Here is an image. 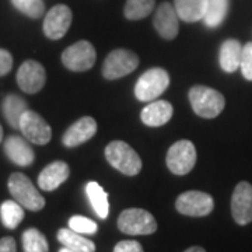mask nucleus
I'll return each mask as SVG.
<instances>
[{
	"instance_id": "obj_3",
	"label": "nucleus",
	"mask_w": 252,
	"mask_h": 252,
	"mask_svg": "<svg viewBox=\"0 0 252 252\" xmlns=\"http://www.w3.org/2000/svg\"><path fill=\"white\" fill-rule=\"evenodd\" d=\"M9 190L14 200L23 207H26L31 212H38L45 206V199L38 192L34 184L27 175L21 172H14L9 178Z\"/></svg>"
},
{
	"instance_id": "obj_22",
	"label": "nucleus",
	"mask_w": 252,
	"mask_h": 252,
	"mask_svg": "<svg viewBox=\"0 0 252 252\" xmlns=\"http://www.w3.org/2000/svg\"><path fill=\"white\" fill-rule=\"evenodd\" d=\"M58 241L74 252H95V244L89 238H84L80 233H76L70 227L58 231Z\"/></svg>"
},
{
	"instance_id": "obj_13",
	"label": "nucleus",
	"mask_w": 252,
	"mask_h": 252,
	"mask_svg": "<svg viewBox=\"0 0 252 252\" xmlns=\"http://www.w3.org/2000/svg\"><path fill=\"white\" fill-rule=\"evenodd\" d=\"M46 73L44 66L35 61H26L17 72L18 87L24 93L35 94L45 86Z\"/></svg>"
},
{
	"instance_id": "obj_36",
	"label": "nucleus",
	"mask_w": 252,
	"mask_h": 252,
	"mask_svg": "<svg viewBox=\"0 0 252 252\" xmlns=\"http://www.w3.org/2000/svg\"><path fill=\"white\" fill-rule=\"evenodd\" d=\"M1 139H3V127L0 125V143H1Z\"/></svg>"
},
{
	"instance_id": "obj_17",
	"label": "nucleus",
	"mask_w": 252,
	"mask_h": 252,
	"mask_svg": "<svg viewBox=\"0 0 252 252\" xmlns=\"http://www.w3.org/2000/svg\"><path fill=\"white\" fill-rule=\"evenodd\" d=\"M70 175V168L64 161H54L49 165H46L45 168L41 171L39 177H38V187L51 192L59 188L64 181L69 178Z\"/></svg>"
},
{
	"instance_id": "obj_2",
	"label": "nucleus",
	"mask_w": 252,
	"mask_h": 252,
	"mask_svg": "<svg viewBox=\"0 0 252 252\" xmlns=\"http://www.w3.org/2000/svg\"><path fill=\"white\" fill-rule=\"evenodd\" d=\"M105 158L114 168L129 177L137 175L142 170V160L139 154L122 140L111 142L105 147Z\"/></svg>"
},
{
	"instance_id": "obj_30",
	"label": "nucleus",
	"mask_w": 252,
	"mask_h": 252,
	"mask_svg": "<svg viewBox=\"0 0 252 252\" xmlns=\"http://www.w3.org/2000/svg\"><path fill=\"white\" fill-rule=\"evenodd\" d=\"M240 69L247 80L252 81V42H248L243 46V56Z\"/></svg>"
},
{
	"instance_id": "obj_11",
	"label": "nucleus",
	"mask_w": 252,
	"mask_h": 252,
	"mask_svg": "<svg viewBox=\"0 0 252 252\" xmlns=\"http://www.w3.org/2000/svg\"><path fill=\"white\" fill-rule=\"evenodd\" d=\"M231 215L237 224L252 223V185L247 181L235 187L231 196Z\"/></svg>"
},
{
	"instance_id": "obj_16",
	"label": "nucleus",
	"mask_w": 252,
	"mask_h": 252,
	"mask_svg": "<svg viewBox=\"0 0 252 252\" xmlns=\"http://www.w3.org/2000/svg\"><path fill=\"white\" fill-rule=\"evenodd\" d=\"M97 133V122L91 117H84L76 121L64 133L62 142L66 147H76L89 142Z\"/></svg>"
},
{
	"instance_id": "obj_8",
	"label": "nucleus",
	"mask_w": 252,
	"mask_h": 252,
	"mask_svg": "<svg viewBox=\"0 0 252 252\" xmlns=\"http://www.w3.org/2000/svg\"><path fill=\"white\" fill-rule=\"evenodd\" d=\"M95 59H97V52L89 41H79L66 48L62 54V62L64 67H67L72 72L90 70L95 63Z\"/></svg>"
},
{
	"instance_id": "obj_32",
	"label": "nucleus",
	"mask_w": 252,
	"mask_h": 252,
	"mask_svg": "<svg viewBox=\"0 0 252 252\" xmlns=\"http://www.w3.org/2000/svg\"><path fill=\"white\" fill-rule=\"evenodd\" d=\"M13 67V56L9 51L0 48V77L6 76Z\"/></svg>"
},
{
	"instance_id": "obj_33",
	"label": "nucleus",
	"mask_w": 252,
	"mask_h": 252,
	"mask_svg": "<svg viewBox=\"0 0 252 252\" xmlns=\"http://www.w3.org/2000/svg\"><path fill=\"white\" fill-rule=\"evenodd\" d=\"M0 252H17V245L13 237H3L0 240Z\"/></svg>"
},
{
	"instance_id": "obj_9",
	"label": "nucleus",
	"mask_w": 252,
	"mask_h": 252,
	"mask_svg": "<svg viewBox=\"0 0 252 252\" xmlns=\"http://www.w3.org/2000/svg\"><path fill=\"white\" fill-rule=\"evenodd\" d=\"M175 207L184 216L203 217L213 212L215 200L206 192L188 190L178 196L175 202Z\"/></svg>"
},
{
	"instance_id": "obj_31",
	"label": "nucleus",
	"mask_w": 252,
	"mask_h": 252,
	"mask_svg": "<svg viewBox=\"0 0 252 252\" xmlns=\"http://www.w3.org/2000/svg\"><path fill=\"white\" fill-rule=\"evenodd\" d=\"M114 252H144L143 247L140 243H137L135 240H125V241H119L114 248Z\"/></svg>"
},
{
	"instance_id": "obj_12",
	"label": "nucleus",
	"mask_w": 252,
	"mask_h": 252,
	"mask_svg": "<svg viewBox=\"0 0 252 252\" xmlns=\"http://www.w3.org/2000/svg\"><path fill=\"white\" fill-rule=\"evenodd\" d=\"M72 10L66 4H56L46 13L44 20V34L49 39H61L72 26Z\"/></svg>"
},
{
	"instance_id": "obj_20",
	"label": "nucleus",
	"mask_w": 252,
	"mask_h": 252,
	"mask_svg": "<svg viewBox=\"0 0 252 252\" xmlns=\"http://www.w3.org/2000/svg\"><path fill=\"white\" fill-rule=\"evenodd\" d=\"M178 17L187 23H196L206 14L207 0H174Z\"/></svg>"
},
{
	"instance_id": "obj_29",
	"label": "nucleus",
	"mask_w": 252,
	"mask_h": 252,
	"mask_svg": "<svg viewBox=\"0 0 252 252\" xmlns=\"http://www.w3.org/2000/svg\"><path fill=\"white\" fill-rule=\"evenodd\" d=\"M69 227L80 234H95L98 230V225L91 219L84 216H73L69 220Z\"/></svg>"
},
{
	"instance_id": "obj_23",
	"label": "nucleus",
	"mask_w": 252,
	"mask_h": 252,
	"mask_svg": "<svg viewBox=\"0 0 252 252\" xmlns=\"http://www.w3.org/2000/svg\"><path fill=\"white\" fill-rule=\"evenodd\" d=\"M86 193L89 196L91 206L99 219H107L109 213L108 193L95 181H90L86 185Z\"/></svg>"
},
{
	"instance_id": "obj_4",
	"label": "nucleus",
	"mask_w": 252,
	"mask_h": 252,
	"mask_svg": "<svg viewBox=\"0 0 252 252\" xmlns=\"http://www.w3.org/2000/svg\"><path fill=\"white\" fill-rule=\"evenodd\" d=\"M170 86V74L161 67H153L144 72L135 86L136 98L149 102L158 98Z\"/></svg>"
},
{
	"instance_id": "obj_5",
	"label": "nucleus",
	"mask_w": 252,
	"mask_h": 252,
	"mask_svg": "<svg viewBox=\"0 0 252 252\" xmlns=\"http://www.w3.org/2000/svg\"><path fill=\"white\" fill-rule=\"evenodd\" d=\"M118 228L129 235H149L156 233L157 221L150 212L132 207L119 215Z\"/></svg>"
},
{
	"instance_id": "obj_26",
	"label": "nucleus",
	"mask_w": 252,
	"mask_h": 252,
	"mask_svg": "<svg viewBox=\"0 0 252 252\" xmlns=\"http://www.w3.org/2000/svg\"><path fill=\"white\" fill-rule=\"evenodd\" d=\"M23 250L24 252H48L49 245L45 235L36 228H28L23 233Z\"/></svg>"
},
{
	"instance_id": "obj_6",
	"label": "nucleus",
	"mask_w": 252,
	"mask_h": 252,
	"mask_svg": "<svg viewBox=\"0 0 252 252\" xmlns=\"http://www.w3.org/2000/svg\"><path fill=\"white\" fill-rule=\"evenodd\" d=\"M167 167L175 175H187L196 164V149L189 140H178L168 149Z\"/></svg>"
},
{
	"instance_id": "obj_28",
	"label": "nucleus",
	"mask_w": 252,
	"mask_h": 252,
	"mask_svg": "<svg viewBox=\"0 0 252 252\" xmlns=\"http://www.w3.org/2000/svg\"><path fill=\"white\" fill-rule=\"evenodd\" d=\"M13 6L31 18H39L45 13V4L42 0H11Z\"/></svg>"
},
{
	"instance_id": "obj_15",
	"label": "nucleus",
	"mask_w": 252,
	"mask_h": 252,
	"mask_svg": "<svg viewBox=\"0 0 252 252\" xmlns=\"http://www.w3.org/2000/svg\"><path fill=\"white\" fill-rule=\"evenodd\" d=\"M4 153L9 157V160L20 167L31 165L35 160V153L32 147L30 146L26 137L13 135L9 136L4 142Z\"/></svg>"
},
{
	"instance_id": "obj_21",
	"label": "nucleus",
	"mask_w": 252,
	"mask_h": 252,
	"mask_svg": "<svg viewBox=\"0 0 252 252\" xmlns=\"http://www.w3.org/2000/svg\"><path fill=\"white\" fill-rule=\"evenodd\" d=\"M1 111H3V115L6 118L7 124L11 127L18 129L21 117L24 115L26 111H28V105L26 99H23L20 95L9 94V95H6V98L3 99Z\"/></svg>"
},
{
	"instance_id": "obj_7",
	"label": "nucleus",
	"mask_w": 252,
	"mask_h": 252,
	"mask_svg": "<svg viewBox=\"0 0 252 252\" xmlns=\"http://www.w3.org/2000/svg\"><path fill=\"white\" fill-rule=\"evenodd\" d=\"M139 56L129 49H115L107 56L102 66V76L107 80H117L136 70Z\"/></svg>"
},
{
	"instance_id": "obj_25",
	"label": "nucleus",
	"mask_w": 252,
	"mask_h": 252,
	"mask_svg": "<svg viewBox=\"0 0 252 252\" xmlns=\"http://www.w3.org/2000/svg\"><path fill=\"white\" fill-rule=\"evenodd\" d=\"M228 11V0H207L206 14L203 17L205 26L209 28L219 27Z\"/></svg>"
},
{
	"instance_id": "obj_19",
	"label": "nucleus",
	"mask_w": 252,
	"mask_h": 252,
	"mask_svg": "<svg viewBox=\"0 0 252 252\" xmlns=\"http://www.w3.org/2000/svg\"><path fill=\"white\" fill-rule=\"evenodd\" d=\"M241 56H243V45L237 39H227L221 44L220 54H219V62L221 69L227 73L235 72L240 69L241 64Z\"/></svg>"
},
{
	"instance_id": "obj_34",
	"label": "nucleus",
	"mask_w": 252,
	"mask_h": 252,
	"mask_svg": "<svg viewBox=\"0 0 252 252\" xmlns=\"http://www.w3.org/2000/svg\"><path fill=\"white\" fill-rule=\"evenodd\" d=\"M184 252H206L202 247H190V248H188L187 251Z\"/></svg>"
},
{
	"instance_id": "obj_1",
	"label": "nucleus",
	"mask_w": 252,
	"mask_h": 252,
	"mask_svg": "<svg viewBox=\"0 0 252 252\" xmlns=\"http://www.w3.org/2000/svg\"><path fill=\"white\" fill-rule=\"evenodd\" d=\"M189 101L195 114L206 119L219 117L225 107V98L223 94L206 86L192 87L189 90Z\"/></svg>"
},
{
	"instance_id": "obj_24",
	"label": "nucleus",
	"mask_w": 252,
	"mask_h": 252,
	"mask_svg": "<svg viewBox=\"0 0 252 252\" xmlns=\"http://www.w3.org/2000/svg\"><path fill=\"white\" fill-rule=\"evenodd\" d=\"M0 219L6 228H17L24 219V209L17 200H4L0 206Z\"/></svg>"
},
{
	"instance_id": "obj_10",
	"label": "nucleus",
	"mask_w": 252,
	"mask_h": 252,
	"mask_svg": "<svg viewBox=\"0 0 252 252\" xmlns=\"http://www.w3.org/2000/svg\"><path fill=\"white\" fill-rule=\"evenodd\" d=\"M18 129L30 143L38 144V146L49 143L52 139L51 126L48 125V122L39 114L31 109L26 111L24 115L21 117Z\"/></svg>"
},
{
	"instance_id": "obj_14",
	"label": "nucleus",
	"mask_w": 252,
	"mask_h": 252,
	"mask_svg": "<svg viewBox=\"0 0 252 252\" xmlns=\"http://www.w3.org/2000/svg\"><path fill=\"white\" fill-rule=\"evenodd\" d=\"M178 13L170 3H161L154 14V28L164 39L171 41L178 35L180 21Z\"/></svg>"
},
{
	"instance_id": "obj_18",
	"label": "nucleus",
	"mask_w": 252,
	"mask_h": 252,
	"mask_svg": "<svg viewBox=\"0 0 252 252\" xmlns=\"http://www.w3.org/2000/svg\"><path fill=\"white\" fill-rule=\"evenodd\" d=\"M172 105L168 101L158 99L153 101L152 104L146 105L140 114V119L146 126L152 127H158V126L165 125L172 118Z\"/></svg>"
},
{
	"instance_id": "obj_35",
	"label": "nucleus",
	"mask_w": 252,
	"mask_h": 252,
	"mask_svg": "<svg viewBox=\"0 0 252 252\" xmlns=\"http://www.w3.org/2000/svg\"><path fill=\"white\" fill-rule=\"evenodd\" d=\"M59 252H74V251H72V250H69V248H66V247H63L62 250H61V251Z\"/></svg>"
},
{
	"instance_id": "obj_27",
	"label": "nucleus",
	"mask_w": 252,
	"mask_h": 252,
	"mask_svg": "<svg viewBox=\"0 0 252 252\" xmlns=\"http://www.w3.org/2000/svg\"><path fill=\"white\" fill-rule=\"evenodd\" d=\"M156 0H127L125 17L127 20H142L147 17L154 9Z\"/></svg>"
}]
</instances>
